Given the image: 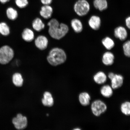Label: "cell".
Segmentation results:
<instances>
[{"label":"cell","instance_id":"obj_1","mask_svg":"<svg viewBox=\"0 0 130 130\" xmlns=\"http://www.w3.org/2000/svg\"><path fill=\"white\" fill-rule=\"evenodd\" d=\"M47 24L49 27V34L55 39H61L65 36L69 31V27L67 25L63 23L60 24L56 19H51Z\"/></svg>","mask_w":130,"mask_h":130},{"label":"cell","instance_id":"obj_2","mask_svg":"<svg viewBox=\"0 0 130 130\" xmlns=\"http://www.w3.org/2000/svg\"><path fill=\"white\" fill-rule=\"evenodd\" d=\"M67 58L66 53L64 50L61 48L55 47L50 50L47 59L50 64L56 66L65 62Z\"/></svg>","mask_w":130,"mask_h":130},{"label":"cell","instance_id":"obj_3","mask_svg":"<svg viewBox=\"0 0 130 130\" xmlns=\"http://www.w3.org/2000/svg\"><path fill=\"white\" fill-rule=\"evenodd\" d=\"M14 52L12 48L7 45H3L0 47V64H8L13 58Z\"/></svg>","mask_w":130,"mask_h":130},{"label":"cell","instance_id":"obj_4","mask_svg":"<svg viewBox=\"0 0 130 130\" xmlns=\"http://www.w3.org/2000/svg\"><path fill=\"white\" fill-rule=\"evenodd\" d=\"M90 5L87 0H78L73 6L75 12L81 17L87 15L90 11Z\"/></svg>","mask_w":130,"mask_h":130},{"label":"cell","instance_id":"obj_5","mask_svg":"<svg viewBox=\"0 0 130 130\" xmlns=\"http://www.w3.org/2000/svg\"><path fill=\"white\" fill-rule=\"evenodd\" d=\"M91 109L94 116L99 117L106 111L107 107L104 102L101 100H97L92 102Z\"/></svg>","mask_w":130,"mask_h":130},{"label":"cell","instance_id":"obj_6","mask_svg":"<svg viewBox=\"0 0 130 130\" xmlns=\"http://www.w3.org/2000/svg\"><path fill=\"white\" fill-rule=\"evenodd\" d=\"M12 122L16 129H24L27 126V118L21 113L18 114L16 117L13 119Z\"/></svg>","mask_w":130,"mask_h":130},{"label":"cell","instance_id":"obj_7","mask_svg":"<svg viewBox=\"0 0 130 130\" xmlns=\"http://www.w3.org/2000/svg\"><path fill=\"white\" fill-rule=\"evenodd\" d=\"M35 46L40 50H44L46 48L48 44V40L46 37L40 35L35 39Z\"/></svg>","mask_w":130,"mask_h":130},{"label":"cell","instance_id":"obj_8","mask_svg":"<svg viewBox=\"0 0 130 130\" xmlns=\"http://www.w3.org/2000/svg\"><path fill=\"white\" fill-rule=\"evenodd\" d=\"M110 80L112 88L113 89H117L123 85L124 78L121 75L115 74L114 76L110 79Z\"/></svg>","mask_w":130,"mask_h":130},{"label":"cell","instance_id":"obj_9","mask_svg":"<svg viewBox=\"0 0 130 130\" xmlns=\"http://www.w3.org/2000/svg\"><path fill=\"white\" fill-rule=\"evenodd\" d=\"M115 36L121 41H124L127 37V31L124 27L120 26L115 28L114 31Z\"/></svg>","mask_w":130,"mask_h":130},{"label":"cell","instance_id":"obj_10","mask_svg":"<svg viewBox=\"0 0 130 130\" xmlns=\"http://www.w3.org/2000/svg\"><path fill=\"white\" fill-rule=\"evenodd\" d=\"M101 19L99 16L93 15L91 16L88 21L89 25L91 28L97 30L100 29L101 25Z\"/></svg>","mask_w":130,"mask_h":130},{"label":"cell","instance_id":"obj_11","mask_svg":"<svg viewBox=\"0 0 130 130\" xmlns=\"http://www.w3.org/2000/svg\"><path fill=\"white\" fill-rule=\"evenodd\" d=\"M53 9L49 5H44L42 6L40 12V15L45 19H48L51 17Z\"/></svg>","mask_w":130,"mask_h":130},{"label":"cell","instance_id":"obj_12","mask_svg":"<svg viewBox=\"0 0 130 130\" xmlns=\"http://www.w3.org/2000/svg\"><path fill=\"white\" fill-rule=\"evenodd\" d=\"M115 56L113 54L110 52H106L102 57V62L106 66H110L114 62Z\"/></svg>","mask_w":130,"mask_h":130},{"label":"cell","instance_id":"obj_13","mask_svg":"<svg viewBox=\"0 0 130 130\" xmlns=\"http://www.w3.org/2000/svg\"><path fill=\"white\" fill-rule=\"evenodd\" d=\"M93 5L96 9L100 12L106 10L108 7L107 0H94Z\"/></svg>","mask_w":130,"mask_h":130},{"label":"cell","instance_id":"obj_14","mask_svg":"<svg viewBox=\"0 0 130 130\" xmlns=\"http://www.w3.org/2000/svg\"><path fill=\"white\" fill-rule=\"evenodd\" d=\"M91 97L87 92H83L79 94L78 100L80 104L84 106L88 105L90 103Z\"/></svg>","mask_w":130,"mask_h":130},{"label":"cell","instance_id":"obj_15","mask_svg":"<svg viewBox=\"0 0 130 130\" xmlns=\"http://www.w3.org/2000/svg\"><path fill=\"white\" fill-rule=\"evenodd\" d=\"M107 77L105 73L102 71H99L94 75L93 77V80L96 83L101 85L106 82Z\"/></svg>","mask_w":130,"mask_h":130},{"label":"cell","instance_id":"obj_16","mask_svg":"<svg viewBox=\"0 0 130 130\" xmlns=\"http://www.w3.org/2000/svg\"><path fill=\"white\" fill-rule=\"evenodd\" d=\"M22 37L23 39L26 42H31L35 38V34L31 29L26 28L22 32Z\"/></svg>","mask_w":130,"mask_h":130},{"label":"cell","instance_id":"obj_17","mask_svg":"<svg viewBox=\"0 0 130 130\" xmlns=\"http://www.w3.org/2000/svg\"><path fill=\"white\" fill-rule=\"evenodd\" d=\"M42 103L45 106L51 107L54 104V100L52 94L50 92H45L42 100Z\"/></svg>","mask_w":130,"mask_h":130},{"label":"cell","instance_id":"obj_18","mask_svg":"<svg viewBox=\"0 0 130 130\" xmlns=\"http://www.w3.org/2000/svg\"><path fill=\"white\" fill-rule=\"evenodd\" d=\"M71 25L73 30L76 33H80L82 31L83 24L81 21L79 19H73L71 22Z\"/></svg>","mask_w":130,"mask_h":130},{"label":"cell","instance_id":"obj_19","mask_svg":"<svg viewBox=\"0 0 130 130\" xmlns=\"http://www.w3.org/2000/svg\"><path fill=\"white\" fill-rule=\"evenodd\" d=\"M113 89L111 86L108 85H104L100 89V93L104 97L109 98L113 95Z\"/></svg>","mask_w":130,"mask_h":130},{"label":"cell","instance_id":"obj_20","mask_svg":"<svg viewBox=\"0 0 130 130\" xmlns=\"http://www.w3.org/2000/svg\"><path fill=\"white\" fill-rule=\"evenodd\" d=\"M32 28L37 31L40 32L44 28L45 25L39 18H36L32 22Z\"/></svg>","mask_w":130,"mask_h":130},{"label":"cell","instance_id":"obj_21","mask_svg":"<svg viewBox=\"0 0 130 130\" xmlns=\"http://www.w3.org/2000/svg\"><path fill=\"white\" fill-rule=\"evenodd\" d=\"M102 43L105 47L108 50H110L113 48L115 45L114 41L110 37H107L102 40Z\"/></svg>","mask_w":130,"mask_h":130},{"label":"cell","instance_id":"obj_22","mask_svg":"<svg viewBox=\"0 0 130 130\" xmlns=\"http://www.w3.org/2000/svg\"><path fill=\"white\" fill-rule=\"evenodd\" d=\"M6 13L8 18L12 21L15 20L18 15L17 11L12 7L7 8L6 10Z\"/></svg>","mask_w":130,"mask_h":130},{"label":"cell","instance_id":"obj_23","mask_svg":"<svg viewBox=\"0 0 130 130\" xmlns=\"http://www.w3.org/2000/svg\"><path fill=\"white\" fill-rule=\"evenodd\" d=\"M13 83L16 87H21L23 84V79L21 74L19 73H15L12 76Z\"/></svg>","mask_w":130,"mask_h":130},{"label":"cell","instance_id":"obj_24","mask_svg":"<svg viewBox=\"0 0 130 130\" xmlns=\"http://www.w3.org/2000/svg\"><path fill=\"white\" fill-rule=\"evenodd\" d=\"M10 33V28L5 22H0V34L4 36H7Z\"/></svg>","mask_w":130,"mask_h":130},{"label":"cell","instance_id":"obj_25","mask_svg":"<svg viewBox=\"0 0 130 130\" xmlns=\"http://www.w3.org/2000/svg\"><path fill=\"white\" fill-rule=\"evenodd\" d=\"M121 110L122 113L126 116L130 115V103L129 101L123 102L121 105Z\"/></svg>","mask_w":130,"mask_h":130},{"label":"cell","instance_id":"obj_26","mask_svg":"<svg viewBox=\"0 0 130 130\" xmlns=\"http://www.w3.org/2000/svg\"><path fill=\"white\" fill-rule=\"evenodd\" d=\"M123 50L125 56L128 57H130V41L129 40L127 41L123 44Z\"/></svg>","mask_w":130,"mask_h":130},{"label":"cell","instance_id":"obj_27","mask_svg":"<svg viewBox=\"0 0 130 130\" xmlns=\"http://www.w3.org/2000/svg\"><path fill=\"white\" fill-rule=\"evenodd\" d=\"M15 2L16 6L21 9L26 7L29 3L28 0H15Z\"/></svg>","mask_w":130,"mask_h":130},{"label":"cell","instance_id":"obj_28","mask_svg":"<svg viewBox=\"0 0 130 130\" xmlns=\"http://www.w3.org/2000/svg\"><path fill=\"white\" fill-rule=\"evenodd\" d=\"M40 1L44 5H49L52 2V0H40Z\"/></svg>","mask_w":130,"mask_h":130},{"label":"cell","instance_id":"obj_29","mask_svg":"<svg viewBox=\"0 0 130 130\" xmlns=\"http://www.w3.org/2000/svg\"><path fill=\"white\" fill-rule=\"evenodd\" d=\"M126 24V27L127 28L130 29V17H129L127 18L125 20Z\"/></svg>","mask_w":130,"mask_h":130},{"label":"cell","instance_id":"obj_30","mask_svg":"<svg viewBox=\"0 0 130 130\" xmlns=\"http://www.w3.org/2000/svg\"><path fill=\"white\" fill-rule=\"evenodd\" d=\"M115 74L113 72H111L109 73L108 77L110 80L114 76Z\"/></svg>","mask_w":130,"mask_h":130},{"label":"cell","instance_id":"obj_31","mask_svg":"<svg viewBox=\"0 0 130 130\" xmlns=\"http://www.w3.org/2000/svg\"><path fill=\"white\" fill-rule=\"evenodd\" d=\"M10 0H0V2L2 4H5L9 2Z\"/></svg>","mask_w":130,"mask_h":130},{"label":"cell","instance_id":"obj_32","mask_svg":"<svg viewBox=\"0 0 130 130\" xmlns=\"http://www.w3.org/2000/svg\"><path fill=\"white\" fill-rule=\"evenodd\" d=\"M74 130H80L81 129H80V128H75V129H74Z\"/></svg>","mask_w":130,"mask_h":130}]
</instances>
